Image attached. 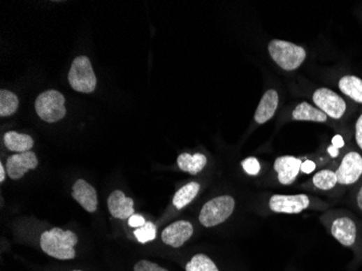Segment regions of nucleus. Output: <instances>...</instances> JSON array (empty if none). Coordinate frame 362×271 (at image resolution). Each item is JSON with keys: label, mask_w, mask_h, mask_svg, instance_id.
Returning a JSON list of instances; mask_svg holds the SVG:
<instances>
[{"label": "nucleus", "mask_w": 362, "mask_h": 271, "mask_svg": "<svg viewBox=\"0 0 362 271\" xmlns=\"http://www.w3.org/2000/svg\"><path fill=\"white\" fill-rule=\"evenodd\" d=\"M78 237L71 230H62L53 228L45 231L41 237V249L49 256L60 261H68L75 257L74 247L78 244Z\"/></svg>", "instance_id": "nucleus-1"}, {"label": "nucleus", "mask_w": 362, "mask_h": 271, "mask_svg": "<svg viewBox=\"0 0 362 271\" xmlns=\"http://www.w3.org/2000/svg\"><path fill=\"white\" fill-rule=\"evenodd\" d=\"M135 271H168L167 269L159 267L155 263L149 262V261H140L133 267Z\"/></svg>", "instance_id": "nucleus-26"}, {"label": "nucleus", "mask_w": 362, "mask_h": 271, "mask_svg": "<svg viewBox=\"0 0 362 271\" xmlns=\"http://www.w3.org/2000/svg\"><path fill=\"white\" fill-rule=\"evenodd\" d=\"M145 223H147V221H145V218L141 215H137V214H133L129 219V226L133 228L143 227V226L145 225Z\"/></svg>", "instance_id": "nucleus-27"}, {"label": "nucleus", "mask_w": 362, "mask_h": 271, "mask_svg": "<svg viewBox=\"0 0 362 271\" xmlns=\"http://www.w3.org/2000/svg\"><path fill=\"white\" fill-rule=\"evenodd\" d=\"M338 182L340 184H355L362 175V156L357 152H349L344 156L340 168L335 172Z\"/></svg>", "instance_id": "nucleus-8"}, {"label": "nucleus", "mask_w": 362, "mask_h": 271, "mask_svg": "<svg viewBox=\"0 0 362 271\" xmlns=\"http://www.w3.org/2000/svg\"><path fill=\"white\" fill-rule=\"evenodd\" d=\"M344 145H345V142H344L343 137L340 135H335L333 137V139H332V145L333 147H335V148L340 149L343 148Z\"/></svg>", "instance_id": "nucleus-30"}, {"label": "nucleus", "mask_w": 362, "mask_h": 271, "mask_svg": "<svg viewBox=\"0 0 362 271\" xmlns=\"http://www.w3.org/2000/svg\"><path fill=\"white\" fill-rule=\"evenodd\" d=\"M73 271H80V270H73Z\"/></svg>", "instance_id": "nucleus-34"}, {"label": "nucleus", "mask_w": 362, "mask_h": 271, "mask_svg": "<svg viewBox=\"0 0 362 271\" xmlns=\"http://www.w3.org/2000/svg\"><path fill=\"white\" fill-rule=\"evenodd\" d=\"M310 198L306 194L282 196L275 194L271 196L269 207L275 213L300 214L310 206Z\"/></svg>", "instance_id": "nucleus-7"}, {"label": "nucleus", "mask_w": 362, "mask_h": 271, "mask_svg": "<svg viewBox=\"0 0 362 271\" xmlns=\"http://www.w3.org/2000/svg\"><path fill=\"white\" fill-rule=\"evenodd\" d=\"M292 117L295 121H310L318 122V123H324L328 119V117L321 110L312 107L308 102L298 104L292 112Z\"/></svg>", "instance_id": "nucleus-18"}, {"label": "nucleus", "mask_w": 362, "mask_h": 271, "mask_svg": "<svg viewBox=\"0 0 362 271\" xmlns=\"http://www.w3.org/2000/svg\"><path fill=\"white\" fill-rule=\"evenodd\" d=\"M340 149L335 148L333 145H330L328 148V154L331 155L332 158H338V154H340Z\"/></svg>", "instance_id": "nucleus-31"}, {"label": "nucleus", "mask_w": 362, "mask_h": 271, "mask_svg": "<svg viewBox=\"0 0 362 271\" xmlns=\"http://www.w3.org/2000/svg\"><path fill=\"white\" fill-rule=\"evenodd\" d=\"M38 165L36 154L31 151L24 153H15L7 160L8 176L13 180L22 178L29 170H35Z\"/></svg>", "instance_id": "nucleus-9"}, {"label": "nucleus", "mask_w": 362, "mask_h": 271, "mask_svg": "<svg viewBox=\"0 0 362 271\" xmlns=\"http://www.w3.org/2000/svg\"><path fill=\"white\" fill-rule=\"evenodd\" d=\"M356 141H357V145L362 150V114L358 119L357 123H356Z\"/></svg>", "instance_id": "nucleus-28"}, {"label": "nucleus", "mask_w": 362, "mask_h": 271, "mask_svg": "<svg viewBox=\"0 0 362 271\" xmlns=\"http://www.w3.org/2000/svg\"><path fill=\"white\" fill-rule=\"evenodd\" d=\"M234 205H236V202L232 196H217L215 199L210 200L208 203L204 204L203 207L201 210L198 221L204 227H215L227 221L233 213Z\"/></svg>", "instance_id": "nucleus-5"}, {"label": "nucleus", "mask_w": 362, "mask_h": 271, "mask_svg": "<svg viewBox=\"0 0 362 271\" xmlns=\"http://www.w3.org/2000/svg\"><path fill=\"white\" fill-rule=\"evenodd\" d=\"M198 191H200V184L198 182H189L176 192L173 204L177 210H182L196 199Z\"/></svg>", "instance_id": "nucleus-20"}, {"label": "nucleus", "mask_w": 362, "mask_h": 271, "mask_svg": "<svg viewBox=\"0 0 362 271\" xmlns=\"http://www.w3.org/2000/svg\"><path fill=\"white\" fill-rule=\"evenodd\" d=\"M177 164L182 172L189 173L191 175H198L205 168L208 164V159L205 155L201 154V153H196L194 155L182 153L177 159Z\"/></svg>", "instance_id": "nucleus-17"}, {"label": "nucleus", "mask_w": 362, "mask_h": 271, "mask_svg": "<svg viewBox=\"0 0 362 271\" xmlns=\"http://www.w3.org/2000/svg\"><path fill=\"white\" fill-rule=\"evenodd\" d=\"M314 104L319 110H321L326 117L338 119L343 117L346 112V102L343 98L328 88H319L312 96Z\"/></svg>", "instance_id": "nucleus-6"}, {"label": "nucleus", "mask_w": 362, "mask_h": 271, "mask_svg": "<svg viewBox=\"0 0 362 271\" xmlns=\"http://www.w3.org/2000/svg\"><path fill=\"white\" fill-rule=\"evenodd\" d=\"M73 199L82 205L85 211L94 213L98 208L97 191L92 184L85 182L84 180H78L72 188Z\"/></svg>", "instance_id": "nucleus-12"}, {"label": "nucleus", "mask_w": 362, "mask_h": 271, "mask_svg": "<svg viewBox=\"0 0 362 271\" xmlns=\"http://www.w3.org/2000/svg\"><path fill=\"white\" fill-rule=\"evenodd\" d=\"M271 58L284 71H294L300 68L306 59V50L290 41L273 39L268 45Z\"/></svg>", "instance_id": "nucleus-2"}, {"label": "nucleus", "mask_w": 362, "mask_h": 271, "mask_svg": "<svg viewBox=\"0 0 362 271\" xmlns=\"http://www.w3.org/2000/svg\"><path fill=\"white\" fill-rule=\"evenodd\" d=\"M301 166L302 161L290 155L277 159L275 162V170L278 174L279 182L284 186L292 184L300 174Z\"/></svg>", "instance_id": "nucleus-11"}, {"label": "nucleus", "mask_w": 362, "mask_h": 271, "mask_svg": "<svg viewBox=\"0 0 362 271\" xmlns=\"http://www.w3.org/2000/svg\"><path fill=\"white\" fill-rule=\"evenodd\" d=\"M312 182L318 189L330 190L338 184V178H336L335 172L324 170L314 175Z\"/></svg>", "instance_id": "nucleus-23"}, {"label": "nucleus", "mask_w": 362, "mask_h": 271, "mask_svg": "<svg viewBox=\"0 0 362 271\" xmlns=\"http://www.w3.org/2000/svg\"><path fill=\"white\" fill-rule=\"evenodd\" d=\"M357 204L358 206H359L360 210L362 211V186L360 188L359 192H358Z\"/></svg>", "instance_id": "nucleus-33"}, {"label": "nucleus", "mask_w": 362, "mask_h": 271, "mask_svg": "<svg viewBox=\"0 0 362 271\" xmlns=\"http://www.w3.org/2000/svg\"><path fill=\"white\" fill-rule=\"evenodd\" d=\"M37 115L47 123H56L66 117V98L58 90H47L35 102Z\"/></svg>", "instance_id": "nucleus-3"}, {"label": "nucleus", "mask_w": 362, "mask_h": 271, "mask_svg": "<svg viewBox=\"0 0 362 271\" xmlns=\"http://www.w3.org/2000/svg\"><path fill=\"white\" fill-rule=\"evenodd\" d=\"M108 208L114 218L129 219L135 214L133 200L127 198L123 191L115 190L108 198Z\"/></svg>", "instance_id": "nucleus-13"}, {"label": "nucleus", "mask_w": 362, "mask_h": 271, "mask_svg": "<svg viewBox=\"0 0 362 271\" xmlns=\"http://www.w3.org/2000/svg\"><path fill=\"white\" fill-rule=\"evenodd\" d=\"M314 170H316V164L310 160L305 161L304 163H302V166H301V170L305 173V174H310Z\"/></svg>", "instance_id": "nucleus-29"}, {"label": "nucleus", "mask_w": 362, "mask_h": 271, "mask_svg": "<svg viewBox=\"0 0 362 271\" xmlns=\"http://www.w3.org/2000/svg\"><path fill=\"white\" fill-rule=\"evenodd\" d=\"M6 172H7V170H6V168H3V165L0 164V182H5Z\"/></svg>", "instance_id": "nucleus-32"}, {"label": "nucleus", "mask_w": 362, "mask_h": 271, "mask_svg": "<svg viewBox=\"0 0 362 271\" xmlns=\"http://www.w3.org/2000/svg\"><path fill=\"white\" fill-rule=\"evenodd\" d=\"M332 235L344 247L355 244L357 229L355 223L350 218L340 217L332 224Z\"/></svg>", "instance_id": "nucleus-14"}, {"label": "nucleus", "mask_w": 362, "mask_h": 271, "mask_svg": "<svg viewBox=\"0 0 362 271\" xmlns=\"http://www.w3.org/2000/svg\"><path fill=\"white\" fill-rule=\"evenodd\" d=\"M338 87L344 95L362 103V80L354 75H346L340 78Z\"/></svg>", "instance_id": "nucleus-19"}, {"label": "nucleus", "mask_w": 362, "mask_h": 271, "mask_svg": "<svg viewBox=\"0 0 362 271\" xmlns=\"http://www.w3.org/2000/svg\"><path fill=\"white\" fill-rule=\"evenodd\" d=\"M133 235L140 243L150 242L157 237V227L151 221H147L145 226L138 228Z\"/></svg>", "instance_id": "nucleus-24"}, {"label": "nucleus", "mask_w": 362, "mask_h": 271, "mask_svg": "<svg viewBox=\"0 0 362 271\" xmlns=\"http://www.w3.org/2000/svg\"><path fill=\"white\" fill-rule=\"evenodd\" d=\"M68 78L71 87L82 94H92L97 87V78L87 57L74 59Z\"/></svg>", "instance_id": "nucleus-4"}, {"label": "nucleus", "mask_w": 362, "mask_h": 271, "mask_svg": "<svg viewBox=\"0 0 362 271\" xmlns=\"http://www.w3.org/2000/svg\"><path fill=\"white\" fill-rule=\"evenodd\" d=\"M6 148L15 153L29 152L34 147V140L27 133L8 131L3 137Z\"/></svg>", "instance_id": "nucleus-16"}, {"label": "nucleus", "mask_w": 362, "mask_h": 271, "mask_svg": "<svg viewBox=\"0 0 362 271\" xmlns=\"http://www.w3.org/2000/svg\"><path fill=\"white\" fill-rule=\"evenodd\" d=\"M186 271H219L215 263L204 254H196L186 265Z\"/></svg>", "instance_id": "nucleus-22"}, {"label": "nucleus", "mask_w": 362, "mask_h": 271, "mask_svg": "<svg viewBox=\"0 0 362 271\" xmlns=\"http://www.w3.org/2000/svg\"><path fill=\"white\" fill-rule=\"evenodd\" d=\"M243 170L251 175V176H256L261 172V164L256 158H247L242 162Z\"/></svg>", "instance_id": "nucleus-25"}, {"label": "nucleus", "mask_w": 362, "mask_h": 271, "mask_svg": "<svg viewBox=\"0 0 362 271\" xmlns=\"http://www.w3.org/2000/svg\"><path fill=\"white\" fill-rule=\"evenodd\" d=\"M17 108L19 98L9 90H0V117H11L17 111Z\"/></svg>", "instance_id": "nucleus-21"}, {"label": "nucleus", "mask_w": 362, "mask_h": 271, "mask_svg": "<svg viewBox=\"0 0 362 271\" xmlns=\"http://www.w3.org/2000/svg\"><path fill=\"white\" fill-rule=\"evenodd\" d=\"M279 104L278 92L275 89H269L263 94L259 107H257L254 119L259 124H265L273 119Z\"/></svg>", "instance_id": "nucleus-15"}, {"label": "nucleus", "mask_w": 362, "mask_h": 271, "mask_svg": "<svg viewBox=\"0 0 362 271\" xmlns=\"http://www.w3.org/2000/svg\"><path fill=\"white\" fill-rule=\"evenodd\" d=\"M194 235V226L186 221H178L165 228L162 241L172 247H180Z\"/></svg>", "instance_id": "nucleus-10"}]
</instances>
